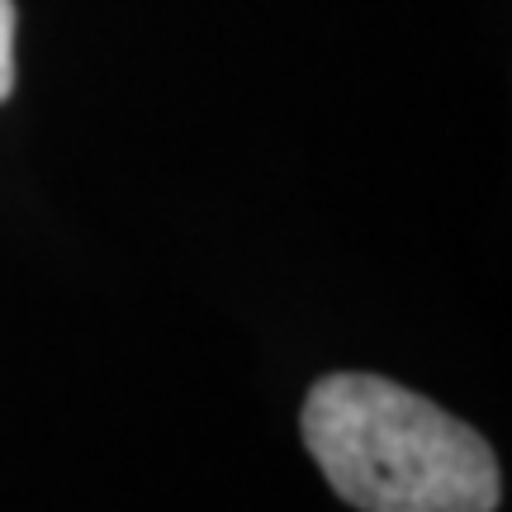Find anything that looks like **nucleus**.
Returning <instances> with one entry per match:
<instances>
[{
	"label": "nucleus",
	"instance_id": "obj_1",
	"mask_svg": "<svg viewBox=\"0 0 512 512\" xmlns=\"http://www.w3.org/2000/svg\"><path fill=\"white\" fill-rule=\"evenodd\" d=\"M299 432L332 494L361 512H494L489 441L384 375H323Z\"/></svg>",
	"mask_w": 512,
	"mask_h": 512
},
{
	"label": "nucleus",
	"instance_id": "obj_2",
	"mask_svg": "<svg viewBox=\"0 0 512 512\" xmlns=\"http://www.w3.org/2000/svg\"><path fill=\"white\" fill-rule=\"evenodd\" d=\"M15 91V0H0V100Z\"/></svg>",
	"mask_w": 512,
	"mask_h": 512
}]
</instances>
